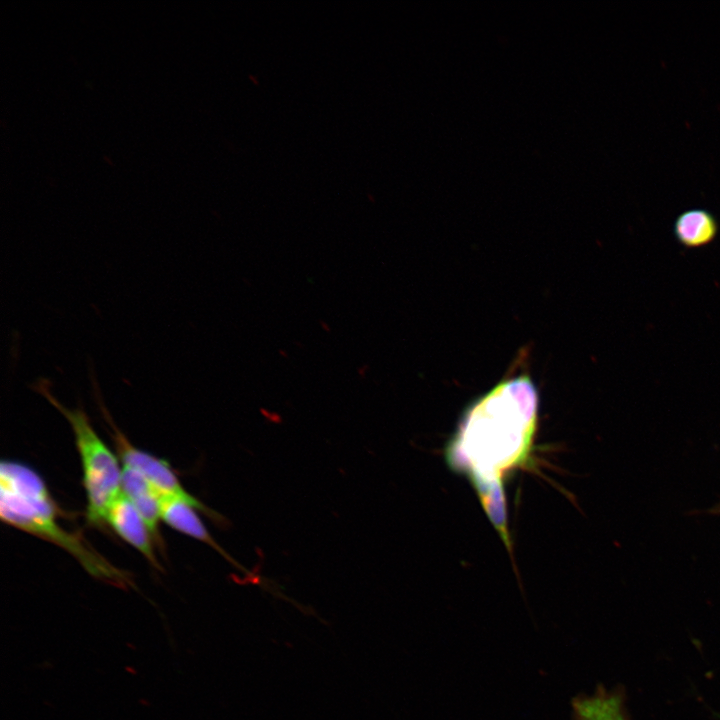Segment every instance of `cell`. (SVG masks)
Here are the masks:
<instances>
[{"mask_svg": "<svg viewBox=\"0 0 720 720\" xmlns=\"http://www.w3.org/2000/svg\"><path fill=\"white\" fill-rule=\"evenodd\" d=\"M719 232V223L713 213L704 208H690L674 220L673 235L685 248L697 249L711 244Z\"/></svg>", "mask_w": 720, "mask_h": 720, "instance_id": "cell-8", "label": "cell"}, {"mask_svg": "<svg viewBox=\"0 0 720 720\" xmlns=\"http://www.w3.org/2000/svg\"><path fill=\"white\" fill-rule=\"evenodd\" d=\"M61 513L41 476L29 466L4 460L0 465V517L17 529L53 543L93 577L117 585L133 586L129 572L102 556L81 533L59 522Z\"/></svg>", "mask_w": 720, "mask_h": 720, "instance_id": "cell-2", "label": "cell"}, {"mask_svg": "<svg viewBox=\"0 0 720 720\" xmlns=\"http://www.w3.org/2000/svg\"><path fill=\"white\" fill-rule=\"evenodd\" d=\"M573 707L575 720H626L620 699L615 695L599 693L577 699Z\"/></svg>", "mask_w": 720, "mask_h": 720, "instance_id": "cell-9", "label": "cell"}, {"mask_svg": "<svg viewBox=\"0 0 720 720\" xmlns=\"http://www.w3.org/2000/svg\"><path fill=\"white\" fill-rule=\"evenodd\" d=\"M37 386V390L67 419L73 430L82 464L87 522L102 527L109 507L122 493V465L93 429L83 409H69L50 393L46 384L39 383Z\"/></svg>", "mask_w": 720, "mask_h": 720, "instance_id": "cell-3", "label": "cell"}, {"mask_svg": "<svg viewBox=\"0 0 720 720\" xmlns=\"http://www.w3.org/2000/svg\"><path fill=\"white\" fill-rule=\"evenodd\" d=\"M105 520L119 537L139 551L152 566L161 569L148 526L123 493L111 504Z\"/></svg>", "mask_w": 720, "mask_h": 720, "instance_id": "cell-5", "label": "cell"}, {"mask_svg": "<svg viewBox=\"0 0 720 720\" xmlns=\"http://www.w3.org/2000/svg\"><path fill=\"white\" fill-rule=\"evenodd\" d=\"M111 426L113 427L112 438L122 465L142 474L161 497H172L186 502L220 527L229 524L223 515L184 489L168 462L135 447L121 431L114 425Z\"/></svg>", "mask_w": 720, "mask_h": 720, "instance_id": "cell-4", "label": "cell"}, {"mask_svg": "<svg viewBox=\"0 0 720 720\" xmlns=\"http://www.w3.org/2000/svg\"><path fill=\"white\" fill-rule=\"evenodd\" d=\"M713 513H720V505H717V506L713 509Z\"/></svg>", "mask_w": 720, "mask_h": 720, "instance_id": "cell-10", "label": "cell"}, {"mask_svg": "<svg viewBox=\"0 0 720 720\" xmlns=\"http://www.w3.org/2000/svg\"><path fill=\"white\" fill-rule=\"evenodd\" d=\"M122 493L131 501L145 521L155 546L164 547L159 531L161 496L138 471L122 465Z\"/></svg>", "mask_w": 720, "mask_h": 720, "instance_id": "cell-6", "label": "cell"}, {"mask_svg": "<svg viewBox=\"0 0 720 720\" xmlns=\"http://www.w3.org/2000/svg\"><path fill=\"white\" fill-rule=\"evenodd\" d=\"M537 410V389L526 374L502 380L466 409L451 449L457 455L454 462L465 463L479 494L488 480L526 457Z\"/></svg>", "mask_w": 720, "mask_h": 720, "instance_id": "cell-1", "label": "cell"}, {"mask_svg": "<svg viewBox=\"0 0 720 720\" xmlns=\"http://www.w3.org/2000/svg\"><path fill=\"white\" fill-rule=\"evenodd\" d=\"M161 521L172 529L209 545L238 569L250 574L218 545L201 521L196 509L186 502L172 497H161Z\"/></svg>", "mask_w": 720, "mask_h": 720, "instance_id": "cell-7", "label": "cell"}]
</instances>
